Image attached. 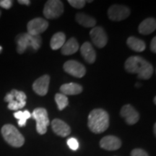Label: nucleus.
Masks as SVG:
<instances>
[{"mask_svg":"<svg viewBox=\"0 0 156 156\" xmlns=\"http://www.w3.org/2000/svg\"><path fill=\"white\" fill-rule=\"evenodd\" d=\"M124 68L129 73L137 74V77L142 80H149L153 74V65L141 56H130L125 62Z\"/></svg>","mask_w":156,"mask_h":156,"instance_id":"1","label":"nucleus"},{"mask_svg":"<svg viewBox=\"0 0 156 156\" xmlns=\"http://www.w3.org/2000/svg\"><path fill=\"white\" fill-rule=\"evenodd\" d=\"M87 126L95 134L104 132L109 126V116L102 108H95L89 114Z\"/></svg>","mask_w":156,"mask_h":156,"instance_id":"2","label":"nucleus"},{"mask_svg":"<svg viewBox=\"0 0 156 156\" xmlns=\"http://www.w3.org/2000/svg\"><path fill=\"white\" fill-rule=\"evenodd\" d=\"M15 41L17 53L23 54L28 47H31L34 51L38 50L41 46L42 39L40 36H31L27 33L17 36Z\"/></svg>","mask_w":156,"mask_h":156,"instance_id":"3","label":"nucleus"},{"mask_svg":"<svg viewBox=\"0 0 156 156\" xmlns=\"http://www.w3.org/2000/svg\"><path fill=\"white\" fill-rule=\"evenodd\" d=\"M1 132L5 141L12 147H20L24 145V136L12 124L4 125Z\"/></svg>","mask_w":156,"mask_h":156,"instance_id":"4","label":"nucleus"},{"mask_svg":"<svg viewBox=\"0 0 156 156\" xmlns=\"http://www.w3.org/2000/svg\"><path fill=\"white\" fill-rule=\"evenodd\" d=\"M31 117H33L36 122L37 132L40 134H46L48 126L49 125L47 111L44 108H36L33 112Z\"/></svg>","mask_w":156,"mask_h":156,"instance_id":"5","label":"nucleus"},{"mask_svg":"<svg viewBox=\"0 0 156 156\" xmlns=\"http://www.w3.org/2000/svg\"><path fill=\"white\" fill-rule=\"evenodd\" d=\"M64 9V5L61 1L48 0L45 4L43 13L46 19H56L63 14Z\"/></svg>","mask_w":156,"mask_h":156,"instance_id":"6","label":"nucleus"},{"mask_svg":"<svg viewBox=\"0 0 156 156\" xmlns=\"http://www.w3.org/2000/svg\"><path fill=\"white\" fill-rule=\"evenodd\" d=\"M48 27L47 20L41 17H37L31 20L27 25L28 34L31 36H40L41 34L45 32Z\"/></svg>","mask_w":156,"mask_h":156,"instance_id":"7","label":"nucleus"},{"mask_svg":"<svg viewBox=\"0 0 156 156\" xmlns=\"http://www.w3.org/2000/svg\"><path fill=\"white\" fill-rule=\"evenodd\" d=\"M130 15V9L127 7L120 5H114L109 7L108 16L113 21H122L127 18Z\"/></svg>","mask_w":156,"mask_h":156,"instance_id":"8","label":"nucleus"},{"mask_svg":"<svg viewBox=\"0 0 156 156\" xmlns=\"http://www.w3.org/2000/svg\"><path fill=\"white\" fill-rule=\"evenodd\" d=\"M64 70L73 77L81 78L86 74V69L82 64L75 60H69L64 64Z\"/></svg>","mask_w":156,"mask_h":156,"instance_id":"9","label":"nucleus"},{"mask_svg":"<svg viewBox=\"0 0 156 156\" xmlns=\"http://www.w3.org/2000/svg\"><path fill=\"white\" fill-rule=\"evenodd\" d=\"M90 36L95 46L99 48L104 47L108 42L107 35L101 27H94L90 32Z\"/></svg>","mask_w":156,"mask_h":156,"instance_id":"10","label":"nucleus"},{"mask_svg":"<svg viewBox=\"0 0 156 156\" xmlns=\"http://www.w3.org/2000/svg\"><path fill=\"white\" fill-rule=\"evenodd\" d=\"M120 114L129 125L135 124L140 119V114L132 105H124L121 109Z\"/></svg>","mask_w":156,"mask_h":156,"instance_id":"11","label":"nucleus"},{"mask_svg":"<svg viewBox=\"0 0 156 156\" xmlns=\"http://www.w3.org/2000/svg\"><path fill=\"white\" fill-rule=\"evenodd\" d=\"M50 83V77L48 75H44L40 77L33 84V90L34 92L41 96H44L47 94L48 86Z\"/></svg>","mask_w":156,"mask_h":156,"instance_id":"12","label":"nucleus"},{"mask_svg":"<svg viewBox=\"0 0 156 156\" xmlns=\"http://www.w3.org/2000/svg\"><path fill=\"white\" fill-rule=\"evenodd\" d=\"M100 146L101 148L106 151H116L122 146V141L115 136H106L101 140Z\"/></svg>","mask_w":156,"mask_h":156,"instance_id":"13","label":"nucleus"},{"mask_svg":"<svg viewBox=\"0 0 156 156\" xmlns=\"http://www.w3.org/2000/svg\"><path fill=\"white\" fill-rule=\"evenodd\" d=\"M51 127L54 133L62 137H65L71 133L69 126L59 119H55L52 121Z\"/></svg>","mask_w":156,"mask_h":156,"instance_id":"14","label":"nucleus"},{"mask_svg":"<svg viewBox=\"0 0 156 156\" xmlns=\"http://www.w3.org/2000/svg\"><path fill=\"white\" fill-rule=\"evenodd\" d=\"M80 53L84 59L87 63L93 64L96 59V53L92 44L90 42H85L80 48Z\"/></svg>","mask_w":156,"mask_h":156,"instance_id":"15","label":"nucleus"},{"mask_svg":"<svg viewBox=\"0 0 156 156\" xmlns=\"http://www.w3.org/2000/svg\"><path fill=\"white\" fill-rule=\"evenodd\" d=\"M156 28V21L155 18L153 17H149L144 20L142 22L140 23L139 27H138V30L140 34L147 35L151 34L155 31Z\"/></svg>","mask_w":156,"mask_h":156,"instance_id":"16","label":"nucleus"},{"mask_svg":"<svg viewBox=\"0 0 156 156\" xmlns=\"http://www.w3.org/2000/svg\"><path fill=\"white\" fill-rule=\"evenodd\" d=\"M60 90H61V93L65 95H75L83 92V88L80 84L70 83L62 85L60 87Z\"/></svg>","mask_w":156,"mask_h":156,"instance_id":"17","label":"nucleus"},{"mask_svg":"<svg viewBox=\"0 0 156 156\" xmlns=\"http://www.w3.org/2000/svg\"><path fill=\"white\" fill-rule=\"evenodd\" d=\"M61 48L62 54L63 55H72V54L76 53L79 49V44L75 38H71L67 42L64 43Z\"/></svg>","mask_w":156,"mask_h":156,"instance_id":"18","label":"nucleus"},{"mask_svg":"<svg viewBox=\"0 0 156 156\" xmlns=\"http://www.w3.org/2000/svg\"><path fill=\"white\" fill-rule=\"evenodd\" d=\"M126 44L130 49L136 52L144 51L146 48V44L143 41L134 36L129 37L126 41Z\"/></svg>","mask_w":156,"mask_h":156,"instance_id":"19","label":"nucleus"},{"mask_svg":"<svg viewBox=\"0 0 156 156\" xmlns=\"http://www.w3.org/2000/svg\"><path fill=\"white\" fill-rule=\"evenodd\" d=\"M76 21L85 28H94L96 24V20L90 15H87L85 13L80 12L76 15Z\"/></svg>","mask_w":156,"mask_h":156,"instance_id":"20","label":"nucleus"},{"mask_svg":"<svg viewBox=\"0 0 156 156\" xmlns=\"http://www.w3.org/2000/svg\"><path fill=\"white\" fill-rule=\"evenodd\" d=\"M66 42V36L64 33L58 32L52 36L50 41V46L52 50H58L61 48Z\"/></svg>","mask_w":156,"mask_h":156,"instance_id":"21","label":"nucleus"},{"mask_svg":"<svg viewBox=\"0 0 156 156\" xmlns=\"http://www.w3.org/2000/svg\"><path fill=\"white\" fill-rule=\"evenodd\" d=\"M14 116L18 120V125L20 127H23V126L26 125L27 120L30 118L31 114L27 110L24 111V112L18 111V112L14 113Z\"/></svg>","mask_w":156,"mask_h":156,"instance_id":"22","label":"nucleus"},{"mask_svg":"<svg viewBox=\"0 0 156 156\" xmlns=\"http://www.w3.org/2000/svg\"><path fill=\"white\" fill-rule=\"evenodd\" d=\"M55 101L57 104L58 109L59 111H62L68 106L69 101L67 95L62 94V93H56L55 95Z\"/></svg>","mask_w":156,"mask_h":156,"instance_id":"23","label":"nucleus"},{"mask_svg":"<svg viewBox=\"0 0 156 156\" xmlns=\"http://www.w3.org/2000/svg\"><path fill=\"white\" fill-rule=\"evenodd\" d=\"M12 94L14 95V98L17 101V102L21 103V102H24V101H26L27 99V96L25 95V93L23 91H18L15 89H12L10 92Z\"/></svg>","mask_w":156,"mask_h":156,"instance_id":"24","label":"nucleus"},{"mask_svg":"<svg viewBox=\"0 0 156 156\" xmlns=\"http://www.w3.org/2000/svg\"><path fill=\"white\" fill-rule=\"evenodd\" d=\"M25 105H26V101H24V102H21L19 103L17 102V101H12L11 102L9 103L8 104V108L9 110H12V111H17L19 109L24 108Z\"/></svg>","mask_w":156,"mask_h":156,"instance_id":"25","label":"nucleus"},{"mask_svg":"<svg viewBox=\"0 0 156 156\" xmlns=\"http://www.w3.org/2000/svg\"><path fill=\"white\" fill-rule=\"evenodd\" d=\"M68 3L76 9H81L85 7L86 1L85 0H68Z\"/></svg>","mask_w":156,"mask_h":156,"instance_id":"26","label":"nucleus"},{"mask_svg":"<svg viewBox=\"0 0 156 156\" xmlns=\"http://www.w3.org/2000/svg\"><path fill=\"white\" fill-rule=\"evenodd\" d=\"M67 143L68 146H69V147L71 150H73V151H77L78 147H79V142H78V141L75 138L72 137L68 139Z\"/></svg>","mask_w":156,"mask_h":156,"instance_id":"27","label":"nucleus"},{"mask_svg":"<svg viewBox=\"0 0 156 156\" xmlns=\"http://www.w3.org/2000/svg\"><path fill=\"white\" fill-rule=\"evenodd\" d=\"M131 156H149L147 152L140 148H136L131 152Z\"/></svg>","mask_w":156,"mask_h":156,"instance_id":"28","label":"nucleus"},{"mask_svg":"<svg viewBox=\"0 0 156 156\" xmlns=\"http://www.w3.org/2000/svg\"><path fill=\"white\" fill-rule=\"evenodd\" d=\"M12 6V1L11 0H2L0 1V7L4 9H9Z\"/></svg>","mask_w":156,"mask_h":156,"instance_id":"29","label":"nucleus"},{"mask_svg":"<svg viewBox=\"0 0 156 156\" xmlns=\"http://www.w3.org/2000/svg\"><path fill=\"white\" fill-rule=\"evenodd\" d=\"M151 50L153 53H156V37L152 39L151 43Z\"/></svg>","mask_w":156,"mask_h":156,"instance_id":"30","label":"nucleus"},{"mask_svg":"<svg viewBox=\"0 0 156 156\" xmlns=\"http://www.w3.org/2000/svg\"><path fill=\"white\" fill-rule=\"evenodd\" d=\"M4 100H5V102H7V103L11 102V101H14V100H15L14 95H13L11 93H7V94L5 95V99H4Z\"/></svg>","mask_w":156,"mask_h":156,"instance_id":"31","label":"nucleus"},{"mask_svg":"<svg viewBox=\"0 0 156 156\" xmlns=\"http://www.w3.org/2000/svg\"><path fill=\"white\" fill-rule=\"evenodd\" d=\"M18 3L20 4V5H29L30 4V2L29 0H19Z\"/></svg>","mask_w":156,"mask_h":156,"instance_id":"32","label":"nucleus"},{"mask_svg":"<svg viewBox=\"0 0 156 156\" xmlns=\"http://www.w3.org/2000/svg\"><path fill=\"white\" fill-rule=\"evenodd\" d=\"M155 127H156V124H154V134H155V133H156V131H155Z\"/></svg>","mask_w":156,"mask_h":156,"instance_id":"33","label":"nucleus"},{"mask_svg":"<svg viewBox=\"0 0 156 156\" xmlns=\"http://www.w3.org/2000/svg\"><path fill=\"white\" fill-rule=\"evenodd\" d=\"M156 97L155 96V98H154V104H156Z\"/></svg>","mask_w":156,"mask_h":156,"instance_id":"34","label":"nucleus"},{"mask_svg":"<svg viewBox=\"0 0 156 156\" xmlns=\"http://www.w3.org/2000/svg\"><path fill=\"white\" fill-rule=\"evenodd\" d=\"M2 51V46H0V54H1Z\"/></svg>","mask_w":156,"mask_h":156,"instance_id":"35","label":"nucleus"},{"mask_svg":"<svg viewBox=\"0 0 156 156\" xmlns=\"http://www.w3.org/2000/svg\"><path fill=\"white\" fill-rule=\"evenodd\" d=\"M87 2L91 3V2H93V1H92V0H90H90H89V1H87Z\"/></svg>","mask_w":156,"mask_h":156,"instance_id":"36","label":"nucleus"},{"mask_svg":"<svg viewBox=\"0 0 156 156\" xmlns=\"http://www.w3.org/2000/svg\"><path fill=\"white\" fill-rule=\"evenodd\" d=\"M1 15H2V12L0 10V17H1Z\"/></svg>","mask_w":156,"mask_h":156,"instance_id":"37","label":"nucleus"}]
</instances>
